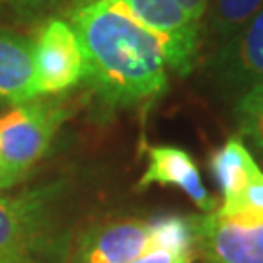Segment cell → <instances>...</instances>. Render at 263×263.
Instances as JSON below:
<instances>
[{"mask_svg":"<svg viewBox=\"0 0 263 263\" xmlns=\"http://www.w3.org/2000/svg\"><path fill=\"white\" fill-rule=\"evenodd\" d=\"M82 57V82L102 104L129 107L168 88L166 55L158 39L109 0H86L70 12Z\"/></svg>","mask_w":263,"mask_h":263,"instance_id":"1","label":"cell"},{"mask_svg":"<svg viewBox=\"0 0 263 263\" xmlns=\"http://www.w3.org/2000/svg\"><path fill=\"white\" fill-rule=\"evenodd\" d=\"M57 100H31L0 115V191L18 185L45 156L68 117Z\"/></svg>","mask_w":263,"mask_h":263,"instance_id":"2","label":"cell"},{"mask_svg":"<svg viewBox=\"0 0 263 263\" xmlns=\"http://www.w3.org/2000/svg\"><path fill=\"white\" fill-rule=\"evenodd\" d=\"M61 183L0 191V263H41L53 252V207Z\"/></svg>","mask_w":263,"mask_h":263,"instance_id":"3","label":"cell"},{"mask_svg":"<svg viewBox=\"0 0 263 263\" xmlns=\"http://www.w3.org/2000/svg\"><path fill=\"white\" fill-rule=\"evenodd\" d=\"M148 29L162 43L168 66L185 76L195 65L199 49V22L178 0H109Z\"/></svg>","mask_w":263,"mask_h":263,"instance_id":"4","label":"cell"},{"mask_svg":"<svg viewBox=\"0 0 263 263\" xmlns=\"http://www.w3.org/2000/svg\"><path fill=\"white\" fill-rule=\"evenodd\" d=\"M195 254L207 263H263V218H230L216 211L193 216Z\"/></svg>","mask_w":263,"mask_h":263,"instance_id":"5","label":"cell"},{"mask_svg":"<svg viewBox=\"0 0 263 263\" xmlns=\"http://www.w3.org/2000/svg\"><path fill=\"white\" fill-rule=\"evenodd\" d=\"M35 76L41 96L63 94L84 78V57L72 26L65 20L45 22L33 41Z\"/></svg>","mask_w":263,"mask_h":263,"instance_id":"6","label":"cell"},{"mask_svg":"<svg viewBox=\"0 0 263 263\" xmlns=\"http://www.w3.org/2000/svg\"><path fill=\"white\" fill-rule=\"evenodd\" d=\"M151 250V226L144 220H119L86 232L70 263H131Z\"/></svg>","mask_w":263,"mask_h":263,"instance_id":"7","label":"cell"},{"mask_svg":"<svg viewBox=\"0 0 263 263\" xmlns=\"http://www.w3.org/2000/svg\"><path fill=\"white\" fill-rule=\"evenodd\" d=\"M152 183L176 185L187 195L201 211L213 213L220 207L216 199L207 191L195 160L185 151L176 146H151L148 148V168L139 181V189H146Z\"/></svg>","mask_w":263,"mask_h":263,"instance_id":"8","label":"cell"},{"mask_svg":"<svg viewBox=\"0 0 263 263\" xmlns=\"http://www.w3.org/2000/svg\"><path fill=\"white\" fill-rule=\"evenodd\" d=\"M39 96L33 41L0 28V102L20 105Z\"/></svg>","mask_w":263,"mask_h":263,"instance_id":"9","label":"cell"},{"mask_svg":"<svg viewBox=\"0 0 263 263\" xmlns=\"http://www.w3.org/2000/svg\"><path fill=\"white\" fill-rule=\"evenodd\" d=\"M222 66L236 84L250 88L263 82V8L250 26L226 45Z\"/></svg>","mask_w":263,"mask_h":263,"instance_id":"10","label":"cell"},{"mask_svg":"<svg viewBox=\"0 0 263 263\" xmlns=\"http://www.w3.org/2000/svg\"><path fill=\"white\" fill-rule=\"evenodd\" d=\"M211 170L222 191V205L232 203L261 168L242 139L232 137L213 154Z\"/></svg>","mask_w":263,"mask_h":263,"instance_id":"11","label":"cell"},{"mask_svg":"<svg viewBox=\"0 0 263 263\" xmlns=\"http://www.w3.org/2000/svg\"><path fill=\"white\" fill-rule=\"evenodd\" d=\"M213 37L228 45L263 8V0H209Z\"/></svg>","mask_w":263,"mask_h":263,"instance_id":"12","label":"cell"},{"mask_svg":"<svg viewBox=\"0 0 263 263\" xmlns=\"http://www.w3.org/2000/svg\"><path fill=\"white\" fill-rule=\"evenodd\" d=\"M151 250H168L181 257H195L193 216H164L148 222Z\"/></svg>","mask_w":263,"mask_h":263,"instance_id":"13","label":"cell"},{"mask_svg":"<svg viewBox=\"0 0 263 263\" xmlns=\"http://www.w3.org/2000/svg\"><path fill=\"white\" fill-rule=\"evenodd\" d=\"M240 135L263 160V82L250 86L236 107Z\"/></svg>","mask_w":263,"mask_h":263,"instance_id":"14","label":"cell"},{"mask_svg":"<svg viewBox=\"0 0 263 263\" xmlns=\"http://www.w3.org/2000/svg\"><path fill=\"white\" fill-rule=\"evenodd\" d=\"M216 213L230 218H263V170L255 174L232 203L220 205Z\"/></svg>","mask_w":263,"mask_h":263,"instance_id":"15","label":"cell"},{"mask_svg":"<svg viewBox=\"0 0 263 263\" xmlns=\"http://www.w3.org/2000/svg\"><path fill=\"white\" fill-rule=\"evenodd\" d=\"M68 2H74V0H0L2 6H6L20 16H41Z\"/></svg>","mask_w":263,"mask_h":263,"instance_id":"16","label":"cell"},{"mask_svg":"<svg viewBox=\"0 0 263 263\" xmlns=\"http://www.w3.org/2000/svg\"><path fill=\"white\" fill-rule=\"evenodd\" d=\"M179 259H189V257H181L168 252V250H148L142 255H139L137 259H133L131 263H178ZM193 261V259H191Z\"/></svg>","mask_w":263,"mask_h":263,"instance_id":"17","label":"cell"},{"mask_svg":"<svg viewBox=\"0 0 263 263\" xmlns=\"http://www.w3.org/2000/svg\"><path fill=\"white\" fill-rule=\"evenodd\" d=\"M178 4L187 12L191 18H195L201 22V18L205 16L209 6V0H178Z\"/></svg>","mask_w":263,"mask_h":263,"instance_id":"18","label":"cell"},{"mask_svg":"<svg viewBox=\"0 0 263 263\" xmlns=\"http://www.w3.org/2000/svg\"><path fill=\"white\" fill-rule=\"evenodd\" d=\"M178 263H191V259H179Z\"/></svg>","mask_w":263,"mask_h":263,"instance_id":"19","label":"cell"},{"mask_svg":"<svg viewBox=\"0 0 263 263\" xmlns=\"http://www.w3.org/2000/svg\"><path fill=\"white\" fill-rule=\"evenodd\" d=\"M0 104H2V102H0Z\"/></svg>","mask_w":263,"mask_h":263,"instance_id":"20","label":"cell"}]
</instances>
